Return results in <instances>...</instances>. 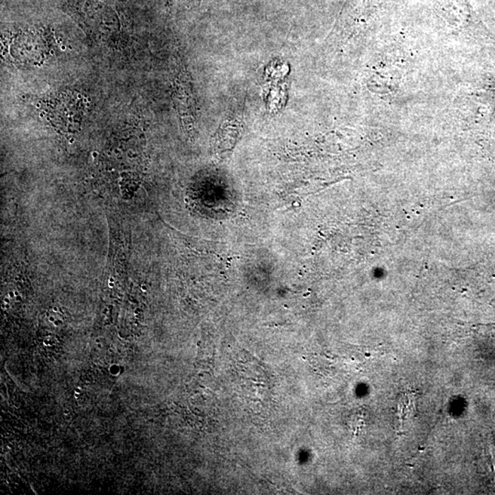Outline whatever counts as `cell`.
<instances>
[{"instance_id": "cell-1", "label": "cell", "mask_w": 495, "mask_h": 495, "mask_svg": "<svg viewBox=\"0 0 495 495\" xmlns=\"http://www.w3.org/2000/svg\"><path fill=\"white\" fill-rule=\"evenodd\" d=\"M85 114L84 100L78 95L63 94L47 105V116L56 127L72 131L79 127Z\"/></svg>"}, {"instance_id": "cell-2", "label": "cell", "mask_w": 495, "mask_h": 495, "mask_svg": "<svg viewBox=\"0 0 495 495\" xmlns=\"http://www.w3.org/2000/svg\"><path fill=\"white\" fill-rule=\"evenodd\" d=\"M241 114L230 117L222 123L216 137V149L226 153L234 148L242 131Z\"/></svg>"}, {"instance_id": "cell-3", "label": "cell", "mask_w": 495, "mask_h": 495, "mask_svg": "<svg viewBox=\"0 0 495 495\" xmlns=\"http://www.w3.org/2000/svg\"><path fill=\"white\" fill-rule=\"evenodd\" d=\"M175 103L178 112L187 124L193 121L195 102H193L191 85L186 76L181 75L175 85Z\"/></svg>"}]
</instances>
